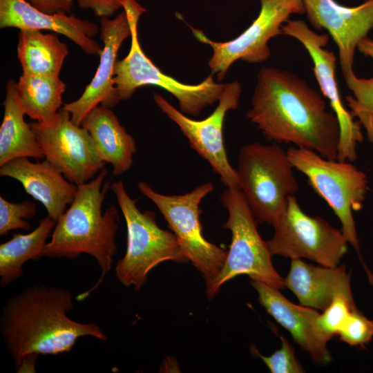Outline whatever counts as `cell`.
I'll list each match as a JSON object with an SVG mask.
<instances>
[{"mask_svg": "<svg viewBox=\"0 0 373 373\" xmlns=\"http://www.w3.org/2000/svg\"><path fill=\"white\" fill-rule=\"evenodd\" d=\"M247 111L249 120L266 139L294 144L337 160L340 128L323 95L298 75L262 66Z\"/></svg>", "mask_w": 373, "mask_h": 373, "instance_id": "cell-1", "label": "cell"}, {"mask_svg": "<svg viewBox=\"0 0 373 373\" xmlns=\"http://www.w3.org/2000/svg\"><path fill=\"white\" fill-rule=\"evenodd\" d=\"M73 304L70 290L46 284L27 287L7 300L0 333L16 367L28 355L68 352L83 336L107 341L96 323H79L68 316Z\"/></svg>", "mask_w": 373, "mask_h": 373, "instance_id": "cell-2", "label": "cell"}, {"mask_svg": "<svg viewBox=\"0 0 373 373\" xmlns=\"http://www.w3.org/2000/svg\"><path fill=\"white\" fill-rule=\"evenodd\" d=\"M107 169L104 168L91 180L77 185L75 199L57 221L41 252V257L77 258L85 254L92 256L101 269L96 283L77 296L85 299L103 282L112 268L113 258L117 247L118 212L111 205L102 212V204L110 182L104 183Z\"/></svg>", "mask_w": 373, "mask_h": 373, "instance_id": "cell-3", "label": "cell"}, {"mask_svg": "<svg viewBox=\"0 0 373 373\" xmlns=\"http://www.w3.org/2000/svg\"><path fill=\"white\" fill-rule=\"evenodd\" d=\"M131 28V44L128 55L117 60L113 84L119 101L130 99L136 89L144 86H159L178 101L180 111L197 116L207 106L218 102L225 84L217 83L213 75L195 85L183 84L162 73L144 54L138 39L137 23L146 10L135 0H123Z\"/></svg>", "mask_w": 373, "mask_h": 373, "instance_id": "cell-4", "label": "cell"}, {"mask_svg": "<svg viewBox=\"0 0 373 373\" xmlns=\"http://www.w3.org/2000/svg\"><path fill=\"white\" fill-rule=\"evenodd\" d=\"M110 189L127 229L126 251L115 268L116 278L123 285L139 291L147 282L150 271L160 263L189 262L176 236L157 225L155 212H142L137 208L122 180L114 182Z\"/></svg>", "mask_w": 373, "mask_h": 373, "instance_id": "cell-5", "label": "cell"}, {"mask_svg": "<svg viewBox=\"0 0 373 373\" xmlns=\"http://www.w3.org/2000/svg\"><path fill=\"white\" fill-rule=\"evenodd\" d=\"M287 151L277 143L254 142L239 152L236 174L257 223L274 225L299 189Z\"/></svg>", "mask_w": 373, "mask_h": 373, "instance_id": "cell-6", "label": "cell"}, {"mask_svg": "<svg viewBox=\"0 0 373 373\" xmlns=\"http://www.w3.org/2000/svg\"><path fill=\"white\" fill-rule=\"evenodd\" d=\"M287 153L294 167L307 178L309 184L332 209L345 238L357 252L370 284L373 275L362 260L352 211L360 210L367 189L366 174L351 162L330 160L316 152L290 147Z\"/></svg>", "mask_w": 373, "mask_h": 373, "instance_id": "cell-7", "label": "cell"}, {"mask_svg": "<svg viewBox=\"0 0 373 373\" xmlns=\"http://www.w3.org/2000/svg\"><path fill=\"white\" fill-rule=\"evenodd\" d=\"M220 202L228 212L222 227L231 231V242L224 265L207 291L209 298L214 297L223 284L242 274L283 289L284 279L273 266L267 241L257 230V222L242 191L238 186L227 187L220 195Z\"/></svg>", "mask_w": 373, "mask_h": 373, "instance_id": "cell-8", "label": "cell"}, {"mask_svg": "<svg viewBox=\"0 0 373 373\" xmlns=\"http://www.w3.org/2000/svg\"><path fill=\"white\" fill-rule=\"evenodd\" d=\"M137 187L158 208L189 261L202 276L208 291L220 273L227 256L226 250L207 240L202 234L200 204L213 190V184L205 182L189 193L170 195L156 192L145 182H140Z\"/></svg>", "mask_w": 373, "mask_h": 373, "instance_id": "cell-9", "label": "cell"}, {"mask_svg": "<svg viewBox=\"0 0 373 373\" xmlns=\"http://www.w3.org/2000/svg\"><path fill=\"white\" fill-rule=\"evenodd\" d=\"M273 227L274 234L267 241L271 256L306 258L334 267L347 251L348 242L342 231L321 218L305 213L294 195L289 197Z\"/></svg>", "mask_w": 373, "mask_h": 373, "instance_id": "cell-10", "label": "cell"}, {"mask_svg": "<svg viewBox=\"0 0 373 373\" xmlns=\"http://www.w3.org/2000/svg\"><path fill=\"white\" fill-rule=\"evenodd\" d=\"M30 126L39 143L44 159L77 185L93 179L106 164L90 133L76 125L70 113L60 109L49 122H32Z\"/></svg>", "mask_w": 373, "mask_h": 373, "instance_id": "cell-11", "label": "cell"}, {"mask_svg": "<svg viewBox=\"0 0 373 373\" xmlns=\"http://www.w3.org/2000/svg\"><path fill=\"white\" fill-rule=\"evenodd\" d=\"M241 93L240 82L226 83L216 108L201 120L189 117L161 95L153 94L155 104L178 126L190 146L209 163L226 187L238 186V182L236 171L228 160L223 140V124L227 113L238 108Z\"/></svg>", "mask_w": 373, "mask_h": 373, "instance_id": "cell-12", "label": "cell"}, {"mask_svg": "<svg viewBox=\"0 0 373 373\" xmlns=\"http://www.w3.org/2000/svg\"><path fill=\"white\" fill-rule=\"evenodd\" d=\"M260 10L252 23L235 39L218 42L208 38L200 30L191 28L195 37L209 45L213 55L209 61L212 75L222 80L237 60L249 64H258L271 56L269 41L283 35L281 27L291 14H298L289 0H259Z\"/></svg>", "mask_w": 373, "mask_h": 373, "instance_id": "cell-13", "label": "cell"}, {"mask_svg": "<svg viewBox=\"0 0 373 373\" xmlns=\"http://www.w3.org/2000/svg\"><path fill=\"white\" fill-rule=\"evenodd\" d=\"M283 35L295 38L300 42L310 55L313 70L323 95L329 101L331 109L336 115L340 128L337 160L354 162L356 159V145L363 141L361 123L354 120L341 98L335 77L336 58L334 53L326 49L329 34H318L302 20H287L281 27Z\"/></svg>", "mask_w": 373, "mask_h": 373, "instance_id": "cell-14", "label": "cell"}, {"mask_svg": "<svg viewBox=\"0 0 373 373\" xmlns=\"http://www.w3.org/2000/svg\"><path fill=\"white\" fill-rule=\"evenodd\" d=\"M312 26L325 29L338 49L339 61L345 79L354 75L353 64L358 44L373 28V0L347 7L334 0H302Z\"/></svg>", "mask_w": 373, "mask_h": 373, "instance_id": "cell-15", "label": "cell"}, {"mask_svg": "<svg viewBox=\"0 0 373 373\" xmlns=\"http://www.w3.org/2000/svg\"><path fill=\"white\" fill-rule=\"evenodd\" d=\"M99 29L104 47L95 76L77 100L64 104L61 108L68 111L72 121L79 126L84 117L99 104L111 108L120 102L113 79L117 52L131 34L125 10L113 19L101 18Z\"/></svg>", "mask_w": 373, "mask_h": 373, "instance_id": "cell-16", "label": "cell"}, {"mask_svg": "<svg viewBox=\"0 0 373 373\" xmlns=\"http://www.w3.org/2000/svg\"><path fill=\"white\" fill-rule=\"evenodd\" d=\"M258 301L281 326L292 336L295 342L305 350L312 360L320 364L332 361L327 343L332 338L318 325L320 314L315 309L290 302L279 291L263 283L253 280Z\"/></svg>", "mask_w": 373, "mask_h": 373, "instance_id": "cell-17", "label": "cell"}, {"mask_svg": "<svg viewBox=\"0 0 373 373\" xmlns=\"http://www.w3.org/2000/svg\"><path fill=\"white\" fill-rule=\"evenodd\" d=\"M0 28L52 31L66 36L89 55L100 56L103 49L93 39L100 31L94 22L64 12L47 14L26 0H0Z\"/></svg>", "mask_w": 373, "mask_h": 373, "instance_id": "cell-18", "label": "cell"}, {"mask_svg": "<svg viewBox=\"0 0 373 373\" xmlns=\"http://www.w3.org/2000/svg\"><path fill=\"white\" fill-rule=\"evenodd\" d=\"M0 175L19 182L26 192L45 207L48 216L56 222L70 204L77 186L69 182L46 160L32 162L28 157H19L0 166Z\"/></svg>", "mask_w": 373, "mask_h": 373, "instance_id": "cell-19", "label": "cell"}, {"mask_svg": "<svg viewBox=\"0 0 373 373\" xmlns=\"http://www.w3.org/2000/svg\"><path fill=\"white\" fill-rule=\"evenodd\" d=\"M284 285L302 305L323 312L338 296L354 300L345 265L314 266L301 259H291Z\"/></svg>", "mask_w": 373, "mask_h": 373, "instance_id": "cell-20", "label": "cell"}, {"mask_svg": "<svg viewBox=\"0 0 373 373\" xmlns=\"http://www.w3.org/2000/svg\"><path fill=\"white\" fill-rule=\"evenodd\" d=\"M81 126L90 133L102 160L112 166L113 175H120L131 168L136 142L111 108L95 107L84 117Z\"/></svg>", "mask_w": 373, "mask_h": 373, "instance_id": "cell-21", "label": "cell"}, {"mask_svg": "<svg viewBox=\"0 0 373 373\" xmlns=\"http://www.w3.org/2000/svg\"><path fill=\"white\" fill-rule=\"evenodd\" d=\"M3 121L0 127V166L19 157L44 159L39 143L30 124L24 119L20 104L17 83L7 82L3 102Z\"/></svg>", "mask_w": 373, "mask_h": 373, "instance_id": "cell-22", "label": "cell"}, {"mask_svg": "<svg viewBox=\"0 0 373 373\" xmlns=\"http://www.w3.org/2000/svg\"><path fill=\"white\" fill-rule=\"evenodd\" d=\"M57 222L49 216L41 219L37 227L26 234L16 233L0 245V285H9L20 278L22 267L30 260H38L51 236Z\"/></svg>", "mask_w": 373, "mask_h": 373, "instance_id": "cell-23", "label": "cell"}, {"mask_svg": "<svg viewBox=\"0 0 373 373\" xmlns=\"http://www.w3.org/2000/svg\"><path fill=\"white\" fill-rule=\"evenodd\" d=\"M68 54L66 44L55 34L21 30L19 33L17 56L23 74L59 75Z\"/></svg>", "mask_w": 373, "mask_h": 373, "instance_id": "cell-24", "label": "cell"}, {"mask_svg": "<svg viewBox=\"0 0 373 373\" xmlns=\"http://www.w3.org/2000/svg\"><path fill=\"white\" fill-rule=\"evenodd\" d=\"M65 83L59 75L23 74L17 82L20 104L26 115L41 123L51 120L62 105Z\"/></svg>", "mask_w": 373, "mask_h": 373, "instance_id": "cell-25", "label": "cell"}, {"mask_svg": "<svg viewBox=\"0 0 373 373\" xmlns=\"http://www.w3.org/2000/svg\"><path fill=\"white\" fill-rule=\"evenodd\" d=\"M347 86L354 97H345L350 113L357 117L366 129L367 135L373 143V77L358 78L355 74L345 79Z\"/></svg>", "mask_w": 373, "mask_h": 373, "instance_id": "cell-26", "label": "cell"}, {"mask_svg": "<svg viewBox=\"0 0 373 373\" xmlns=\"http://www.w3.org/2000/svg\"><path fill=\"white\" fill-rule=\"evenodd\" d=\"M37 211V205L32 202L13 203L0 196V235L12 230H30L31 224L26 220L34 217Z\"/></svg>", "mask_w": 373, "mask_h": 373, "instance_id": "cell-27", "label": "cell"}, {"mask_svg": "<svg viewBox=\"0 0 373 373\" xmlns=\"http://www.w3.org/2000/svg\"><path fill=\"white\" fill-rule=\"evenodd\" d=\"M357 309L354 300L343 296H336L332 303L320 314L318 325L321 330L332 338L338 334L351 312Z\"/></svg>", "mask_w": 373, "mask_h": 373, "instance_id": "cell-28", "label": "cell"}, {"mask_svg": "<svg viewBox=\"0 0 373 373\" xmlns=\"http://www.w3.org/2000/svg\"><path fill=\"white\" fill-rule=\"evenodd\" d=\"M338 335L341 341L351 346L364 347L373 336V321L356 309L351 312Z\"/></svg>", "mask_w": 373, "mask_h": 373, "instance_id": "cell-29", "label": "cell"}, {"mask_svg": "<svg viewBox=\"0 0 373 373\" xmlns=\"http://www.w3.org/2000/svg\"><path fill=\"white\" fill-rule=\"evenodd\" d=\"M280 348L269 356H265L256 349V354L265 363L272 373H302L305 372L301 365L297 361L294 350L290 343L283 336Z\"/></svg>", "mask_w": 373, "mask_h": 373, "instance_id": "cell-30", "label": "cell"}, {"mask_svg": "<svg viewBox=\"0 0 373 373\" xmlns=\"http://www.w3.org/2000/svg\"><path fill=\"white\" fill-rule=\"evenodd\" d=\"M82 9L91 10L95 16L108 18L122 8L123 0H75Z\"/></svg>", "mask_w": 373, "mask_h": 373, "instance_id": "cell-31", "label": "cell"}, {"mask_svg": "<svg viewBox=\"0 0 373 373\" xmlns=\"http://www.w3.org/2000/svg\"><path fill=\"white\" fill-rule=\"evenodd\" d=\"M32 6L47 14H69L74 0H27Z\"/></svg>", "mask_w": 373, "mask_h": 373, "instance_id": "cell-32", "label": "cell"}, {"mask_svg": "<svg viewBox=\"0 0 373 373\" xmlns=\"http://www.w3.org/2000/svg\"><path fill=\"white\" fill-rule=\"evenodd\" d=\"M357 50L365 57L373 59V40L366 37L359 42Z\"/></svg>", "mask_w": 373, "mask_h": 373, "instance_id": "cell-33", "label": "cell"}, {"mask_svg": "<svg viewBox=\"0 0 373 373\" xmlns=\"http://www.w3.org/2000/svg\"><path fill=\"white\" fill-rule=\"evenodd\" d=\"M289 1L296 7V8L297 9L298 12V14L305 13L302 0H289Z\"/></svg>", "mask_w": 373, "mask_h": 373, "instance_id": "cell-34", "label": "cell"}]
</instances>
